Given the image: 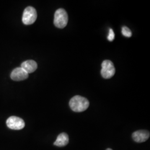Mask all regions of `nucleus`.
<instances>
[{"label": "nucleus", "instance_id": "nucleus-12", "mask_svg": "<svg viewBox=\"0 0 150 150\" xmlns=\"http://www.w3.org/2000/svg\"><path fill=\"white\" fill-rule=\"evenodd\" d=\"M106 150H112V149H106Z\"/></svg>", "mask_w": 150, "mask_h": 150}, {"label": "nucleus", "instance_id": "nucleus-10", "mask_svg": "<svg viewBox=\"0 0 150 150\" xmlns=\"http://www.w3.org/2000/svg\"><path fill=\"white\" fill-rule=\"evenodd\" d=\"M122 33L124 36L126 38H130L132 36L131 31L126 26H123L122 28Z\"/></svg>", "mask_w": 150, "mask_h": 150}, {"label": "nucleus", "instance_id": "nucleus-8", "mask_svg": "<svg viewBox=\"0 0 150 150\" xmlns=\"http://www.w3.org/2000/svg\"><path fill=\"white\" fill-rule=\"evenodd\" d=\"M21 67L28 74L36 70L38 68V64L33 60H27L22 64Z\"/></svg>", "mask_w": 150, "mask_h": 150}, {"label": "nucleus", "instance_id": "nucleus-11", "mask_svg": "<svg viewBox=\"0 0 150 150\" xmlns=\"http://www.w3.org/2000/svg\"><path fill=\"white\" fill-rule=\"evenodd\" d=\"M115 38V33L113 32L112 29H110L108 35L107 36V39L109 41H112Z\"/></svg>", "mask_w": 150, "mask_h": 150}, {"label": "nucleus", "instance_id": "nucleus-1", "mask_svg": "<svg viewBox=\"0 0 150 150\" xmlns=\"http://www.w3.org/2000/svg\"><path fill=\"white\" fill-rule=\"evenodd\" d=\"M89 105L90 103L87 98L79 95L73 97L69 102L71 110L76 112L85 111L88 108Z\"/></svg>", "mask_w": 150, "mask_h": 150}, {"label": "nucleus", "instance_id": "nucleus-5", "mask_svg": "<svg viewBox=\"0 0 150 150\" xmlns=\"http://www.w3.org/2000/svg\"><path fill=\"white\" fill-rule=\"evenodd\" d=\"M6 125L9 129L15 130H20L23 129L25 123L24 121L18 117L11 116L6 121Z\"/></svg>", "mask_w": 150, "mask_h": 150}, {"label": "nucleus", "instance_id": "nucleus-3", "mask_svg": "<svg viewBox=\"0 0 150 150\" xmlns=\"http://www.w3.org/2000/svg\"><path fill=\"white\" fill-rule=\"evenodd\" d=\"M37 12L35 8L31 6L26 7L23 11L22 22L25 25H29L33 23L37 19Z\"/></svg>", "mask_w": 150, "mask_h": 150}, {"label": "nucleus", "instance_id": "nucleus-7", "mask_svg": "<svg viewBox=\"0 0 150 150\" xmlns=\"http://www.w3.org/2000/svg\"><path fill=\"white\" fill-rule=\"evenodd\" d=\"M150 132L146 130H139L132 134V139L135 142L141 143L145 142L150 137Z\"/></svg>", "mask_w": 150, "mask_h": 150}, {"label": "nucleus", "instance_id": "nucleus-4", "mask_svg": "<svg viewBox=\"0 0 150 150\" xmlns=\"http://www.w3.org/2000/svg\"><path fill=\"white\" fill-rule=\"evenodd\" d=\"M101 66V74L104 79H110L115 75V68L112 62L110 60H105L102 62Z\"/></svg>", "mask_w": 150, "mask_h": 150}, {"label": "nucleus", "instance_id": "nucleus-2", "mask_svg": "<svg viewBox=\"0 0 150 150\" xmlns=\"http://www.w3.org/2000/svg\"><path fill=\"white\" fill-rule=\"evenodd\" d=\"M68 15L63 8H59L56 11L54 16V25L56 27L63 28L66 26L68 22Z\"/></svg>", "mask_w": 150, "mask_h": 150}, {"label": "nucleus", "instance_id": "nucleus-9", "mask_svg": "<svg viewBox=\"0 0 150 150\" xmlns=\"http://www.w3.org/2000/svg\"><path fill=\"white\" fill-rule=\"evenodd\" d=\"M69 142V136L66 133H62L57 136V139L54 142V145L59 147H64L67 145Z\"/></svg>", "mask_w": 150, "mask_h": 150}, {"label": "nucleus", "instance_id": "nucleus-6", "mask_svg": "<svg viewBox=\"0 0 150 150\" xmlns=\"http://www.w3.org/2000/svg\"><path fill=\"white\" fill-rule=\"evenodd\" d=\"M28 74L21 67H17L12 71L11 78L12 80L19 81L27 79Z\"/></svg>", "mask_w": 150, "mask_h": 150}]
</instances>
